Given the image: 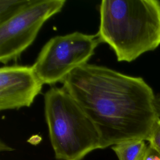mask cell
<instances>
[{
    "label": "cell",
    "instance_id": "277c9868",
    "mask_svg": "<svg viewBox=\"0 0 160 160\" xmlns=\"http://www.w3.org/2000/svg\"><path fill=\"white\" fill-rule=\"evenodd\" d=\"M99 43L97 34L74 32L51 38L32 66L44 84L62 82L76 68L88 63Z\"/></svg>",
    "mask_w": 160,
    "mask_h": 160
},
{
    "label": "cell",
    "instance_id": "8992f818",
    "mask_svg": "<svg viewBox=\"0 0 160 160\" xmlns=\"http://www.w3.org/2000/svg\"><path fill=\"white\" fill-rule=\"evenodd\" d=\"M44 83L32 66H4L0 68V110L29 107Z\"/></svg>",
    "mask_w": 160,
    "mask_h": 160
},
{
    "label": "cell",
    "instance_id": "30bf717a",
    "mask_svg": "<svg viewBox=\"0 0 160 160\" xmlns=\"http://www.w3.org/2000/svg\"><path fill=\"white\" fill-rule=\"evenodd\" d=\"M142 160H160V155L149 144Z\"/></svg>",
    "mask_w": 160,
    "mask_h": 160
},
{
    "label": "cell",
    "instance_id": "6da1fadb",
    "mask_svg": "<svg viewBox=\"0 0 160 160\" xmlns=\"http://www.w3.org/2000/svg\"><path fill=\"white\" fill-rule=\"evenodd\" d=\"M62 83L95 125L101 149L128 141H148L159 119L153 91L141 77L87 63Z\"/></svg>",
    "mask_w": 160,
    "mask_h": 160
},
{
    "label": "cell",
    "instance_id": "8fae6325",
    "mask_svg": "<svg viewBox=\"0 0 160 160\" xmlns=\"http://www.w3.org/2000/svg\"><path fill=\"white\" fill-rule=\"evenodd\" d=\"M155 106L156 108L157 112L160 117V96H159L158 98H156L155 100Z\"/></svg>",
    "mask_w": 160,
    "mask_h": 160
},
{
    "label": "cell",
    "instance_id": "9c48e42d",
    "mask_svg": "<svg viewBox=\"0 0 160 160\" xmlns=\"http://www.w3.org/2000/svg\"><path fill=\"white\" fill-rule=\"evenodd\" d=\"M148 141L149 145L160 155V118L154 124Z\"/></svg>",
    "mask_w": 160,
    "mask_h": 160
},
{
    "label": "cell",
    "instance_id": "5b68a950",
    "mask_svg": "<svg viewBox=\"0 0 160 160\" xmlns=\"http://www.w3.org/2000/svg\"><path fill=\"white\" fill-rule=\"evenodd\" d=\"M65 0H32L18 14L0 24V62L17 59L34 41L44 23L61 11Z\"/></svg>",
    "mask_w": 160,
    "mask_h": 160
},
{
    "label": "cell",
    "instance_id": "52a82bcc",
    "mask_svg": "<svg viewBox=\"0 0 160 160\" xmlns=\"http://www.w3.org/2000/svg\"><path fill=\"white\" fill-rule=\"evenodd\" d=\"M147 148L144 140L128 141L111 146L119 160H142Z\"/></svg>",
    "mask_w": 160,
    "mask_h": 160
},
{
    "label": "cell",
    "instance_id": "7a4b0ae2",
    "mask_svg": "<svg viewBox=\"0 0 160 160\" xmlns=\"http://www.w3.org/2000/svg\"><path fill=\"white\" fill-rule=\"evenodd\" d=\"M98 37L119 62H131L160 45V1L103 0Z\"/></svg>",
    "mask_w": 160,
    "mask_h": 160
},
{
    "label": "cell",
    "instance_id": "ba28073f",
    "mask_svg": "<svg viewBox=\"0 0 160 160\" xmlns=\"http://www.w3.org/2000/svg\"><path fill=\"white\" fill-rule=\"evenodd\" d=\"M32 0H0V24L28 6Z\"/></svg>",
    "mask_w": 160,
    "mask_h": 160
},
{
    "label": "cell",
    "instance_id": "3957f363",
    "mask_svg": "<svg viewBox=\"0 0 160 160\" xmlns=\"http://www.w3.org/2000/svg\"><path fill=\"white\" fill-rule=\"evenodd\" d=\"M44 98L46 121L57 160H82L101 149L95 125L62 87H51Z\"/></svg>",
    "mask_w": 160,
    "mask_h": 160
},
{
    "label": "cell",
    "instance_id": "7c38bea8",
    "mask_svg": "<svg viewBox=\"0 0 160 160\" xmlns=\"http://www.w3.org/2000/svg\"><path fill=\"white\" fill-rule=\"evenodd\" d=\"M0 148H1V151H12V150H14V149H12L11 147L8 146L6 144H4L2 141H1Z\"/></svg>",
    "mask_w": 160,
    "mask_h": 160
}]
</instances>
